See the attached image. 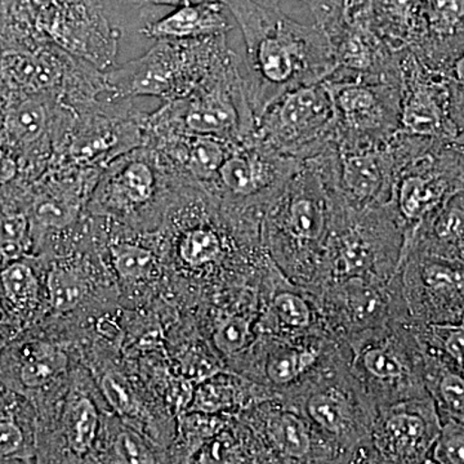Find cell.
Listing matches in <instances>:
<instances>
[{
  "label": "cell",
  "mask_w": 464,
  "mask_h": 464,
  "mask_svg": "<svg viewBox=\"0 0 464 464\" xmlns=\"http://www.w3.org/2000/svg\"><path fill=\"white\" fill-rule=\"evenodd\" d=\"M246 43L244 87L256 121L283 94L322 83L337 70L325 30L292 20L262 0H222Z\"/></svg>",
  "instance_id": "obj_1"
},
{
  "label": "cell",
  "mask_w": 464,
  "mask_h": 464,
  "mask_svg": "<svg viewBox=\"0 0 464 464\" xmlns=\"http://www.w3.org/2000/svg\"><path fill=\"white\" fill-rule=\"evenodd\" d=\"M121 38L105 0H0L2 51L57 45L106 72Z\"/></svg>",
  "instance_id": "obj_2"
},
{
  "label": "cell",
  "mask_w": 464,
  "mask_h": 464,
  "mask_svg": "<svg viewBox=\"0 0 464 464\" xmlns=\"http://www.w3.org/2000/svg\"><path fill=\"white\" fill-rule=\"evenodd\" d=\"M226 34L190 41H157L141 57L106 70L115 99H183L230 61Z\"/></svg>",
  "instance_id": "obj_3"
},
{
  "label": "cell",
  "mask_w": 464,
  "mask_h": 464,
  "mask_svg": "<svg viewBox=\"0 0 464 464\" xmlns=\"http://www.w3.org/2000/svg\"><path fill=\"white\" fill-rule=\"evenodd\" d=\"M250 109L237 54L215 75L183 99L163 101L148 114L146 136L152 132H183L240 142L255 136Z\"/></svg>",
  "instance_id": "obj_4"
},
{
  "label": "cell",
  "mask_w": 464,
  "mask_h": 464,
  "mask_svg": "<svg viewBox=\"0 0 464 464\" xmlns=\"http://www.w3.org/2000/svg\"><path fill=\"white\" fill-rule=\"evenodd\" d=\"M72 111L51 166L103 169L125 152L146 145L148 112L137 109L130 99L108 94Z\"/></svg>",
  "instance_id": "obj_5"
},
{
  "label": "cell",
  "mask_w": 464,
  "mask_h": 464,
  "mask_svg": "<svg viewBox=\"0 0 464 464\" xmlns=\"http://www.w3.org/2000/svg\"><path fill=\"white\" fill-rule=\"evenodd\" d=\"M70 109L56 97L0 88V145L16 157L21 179L36 181L50 168Z\"/></svg>",
  "instance_id": "obj_6"
},
{
  "label": "cell",
  "mask_w": 464,
  "mask_h": 464,
  "mask_svg": "<svg viewBox=\"0 0 464 464\" xmlns=\"http://www.w3.org/2000/svg\"><path fill=\"white\" fill-rule=\"evenodd\" d=\"M337 130L334 106L325 83L306 85L283 94L268 106L256 137L276 152L310 150Z\"/></svg>",
  "instance_id": "obj_7"
},
{
  "label": "cell",
  "mask_w": 464,
  "mask_h": 464,
  "mask_svg": "<svg viewBox=\"0 0 464 464\" xmlns=\"http://www.w3.org/2000/svg\"><path fill=\"white\" fill-rule=\"evenodd\" d=\"M333 106L337 127L346 128L348 137L357 145L375 143L395 128V96L389 85L364 83L362 81H324Z\"/></svg>",
  "instance_id": "obj_8"
},
{
  "label": "cell",
  "mask_w": 464,
  "mask_h": 464,
  "mask_svg": "<svg viewBox=\"0 0 464 464\" xmlns=\"http://www.w3.org/2000/svg\"><path fill=\"white\" fill-rule=\"evenodd\" d=\"M166 161L150 146L130 150L103 168L96 203L116 215H130L154 200Z\"/></svg>",
  "instance_id": "obj_9"
},
{
  "label": "cell",
  "mask_w": 464,
  "mask_h": 464,
  "mask_svg": "<svg viewBox=\"0 0 464 464\" xmlns=\"http://www.w3.org/2000/svg\"><path fill=\"white\" fill-rule=\"evenodd\" d=\"M75 60L57 45L2 51L0 88L12 93L43 94L60 100Z\"/></svg>",
  "instance_id": "obj_10"
},
{
  "label": "cell",
  "mask_w": 464,
  "mask_h": 464,
  "mask_svg": "<svg viewBox=\"0 0 464 464\" xmlns=\"http://www.w3.org/2000/svg\"><path fill=\"white\" fill-rule=\"evenodd\" d=\"M231 29L222 2L174 9L166 17L146 24L140 30L155 41H190L227 34Z\"/></svg>",
  "instance_id": "obj_11"
},
{
  "label": "cell",
  "mask_w": 464,
  "mask_h": 464,
  "mask_svg": "<svg viewBox=\"0 0 464 464\" xmlns=\"http://www.w3.org/2000/svg\"><path fill=\"white\" fill-rule=\"evenodd\" d=\"M423 8L424 0H372V25L395 48L411 39Z\"/></svg>",
  "instance_id": "obj_12"
},
{
  "label": "cell",
  "mask_w": 464,
  "mask_h": 464,
  "mask_svg": "<svg viewBox=\"0 0 464 464\" xmlns=\"http://www.w3.org/2000/svg\"><path fill=\"white\" fill-rule=\"evenodd\" d=\"M16 380L23 389L36 391L47 386L66 365V357L50 344L29 342L16 353Z\"/></svg>",
  "instance_id": "obj_13"
},
{
  "label": "cell",
  "mask_w": 464,
  "mask_h": 464,
  "mask_svg": "<svg viewBox=\"0 0 464 464\" xmlns=\"http://www.w3.org/2000/svg\"><path fill=\"white\" fill-rule=\"evenodd\" d=\"M24 258L0 268V293L8 308L21 316L32 314L41 299V283Z\"/></svg>",
  "instance_id": "obj_14"
},
{
  "label": "cell",
  "mask_w": 464,
  "mask_h": 464,
  "mask_svg": "<svg viewBox=\"0 0 464 464\" xmlns=\"http://www.w3.org/2000/svg\"><path fill=\"white\" fill-rule=\"evenodd\" d=\"M360 148L362 151L348 152L343 158V179L347 188L360 198L373 197L380 190L383 182V169H382V158L373 146V151H366V148Z\"/></svg>",
  "instance_id": "obj_15"
},
{
  "label": "cell",
  "mask_w": 464,
  "mask_h": 464,
  "mask_svg": "<svg viewBox=\"0 0 464 464\" xmlns=\"http://www.w3.org/2000/svg\"><path fill=\"white\" fill-rule=\"evenodd\" d=\"M400 123L406 132L418 136H435L441 128V114L438 103L429 91L411 92L402 105Z\"/></svg>",
  "instance_id": "obj_16"
},
{
  "label": "cell",
  "mask_w": 464,
  "mask_h": 464,
  "mask_svg": "<svg viewBox=\"0 0 464 464\" xmlns=\"http://www.w3.org/2000/svg\"><path fill=\"white\" fill-rule=\"evenodd\" d=\"M47 289L52 307L58 313H66L78 306L87 293L83 279L78 274L63 267H54L50 271Z\"/></svg>",
  "instance_id": "obj_17"
},
{
  "label": "cell",
  "mask_w": 464,
  "mask_h": 464,
  "mask_svg": "<svg viewBox=\"0 0 464 464\" xmlns=\"http://www.w3.org/2000/svg\"><path fill=\"white\" fill-rule=\"evenodd\" d=\"M97 417L96 409L87 399L76 402L66 415V433L70 447L78 454L90 450L92 442L96 438Z\"/></svg>",
  "instance_id": "obj_18"
},
{
  "label": "cell",
  "mask_w": 464,
  "mask_h": 464,
  "mask_svg": "<svg viewBox=\"0 0 464 464\" xmlns=\"http://www.w3.org/2000/svg\"><path fill=\"white\" fill-rule=\"evenodd\" d=\"M179 248L183 261L191 265H203L218 257L221 240L210 228L192 227L183 232Z\"/></svg>",
  "instance_id": "obj_19"
},
{
  "label": "cell",
  "mask_w": 464,
  "mask_h": 464,
  "mask_svg": "<svg viewBox=\"0 0 464 464\" xmlns=\"http://www.w3.org/2000/svg\"><path fill=\"white\" fill-rule=\"evenodd\" d=\"M438 186L420 176L406 177L400 188V207L408 218H418L438 199Z\"/></svg>",
  "instance_id": "obj_20"
},
{
  "label": "cell",
  "mask_w": 464,
  "mask_h": 464,
  "mask_svg": "<svg viewBox=\"0 0 464 464\" xmlns=\"http://www.w3.org/2000/svg\"><path fill=\"white\" fill-rule=\"evenodd\" d=\"M111 250L116 270L125 279H143L151 273L154 256L149 249L136 244L119 243Z\"/></svg>",
  "instance_id": "obj_21"
},
{
  "label": "cell",
  "mask_w": 464,
  "mask_h": 464,
  "mask_svg": "<svg viewBox=\"0 0 464 464\" xmlns=\"http://www.w3.org/2000/svg\"><path fill=\"white\" fill-rule=\"evenodd\" d=\"M290 230L301 239H317L322 234L324 217L314 200L297 199L289 208Z\"/></svg>",
  "instance_id": "obj_22"
},
{
  "label": "cell",
  "mask_w": 464,
  "mask_h": 464,
  "mask_svg": "<svg viewBox=\"0 0 464 464\" xmlns=\"http://www.w3.org/2000/svg\"><path fill=\"white\" fill-rule=\"evenodd\" d=\"M423 14L433 32L450 34L464 21V0H424Z\"/></svg>",
  "instance_id": "obj_23"
},
{
  "label": "cell",
  "mask_w": 464,
  "mask_h": 464,
  "mask_svg": "<svg viewBox=\"0 0 464 464\" xmlns=\"http://www.w3.org/2000/svg\"><path fill=\"white\" fill-rule=\"evenodd\" d=\"M315 360V355L304 351H282L275 355L267 365V374L275 383L284 384L295 380L299 373L304 372L311 362Z\"/></svg>",
  "instance_id": "obj_24"
},
{
  "label": "cell",
  "mask_w": 464,
  "mask_h": 464,
  "mask_svg": "<svg viewBox=\"0 0 464 464\" xmlns=\"http://www.w3.org/2000/svg\"><path fill=\"white\" fill-rule=\"evenodd\" d=\"M25 451V433L14 415L0 411V462L16 459Z\"/></svg>",
  "instance_id": "obj_25"
},
{
  "label": "cell",
  "mask_w": 464,
  "mask_h": 464,
  "mask_svg": "<svg viewBox=\"0 0 464 464\" xmlns=\"http://www.w3.org/2000/svg\"><path fill=\"white\" fill-rule=\"evenodd\" d=\"M389 432L393 441L401 448H411L420 441L424 431V424L420 418L411 414H398L391 418Z\"/></svg>",
  "instance_id": "obj_26"
},
{
  "label": "cell",
  "mask_w": 464,
  "mask_h": 464,
  "mask_svg": "<svg viewBox=\"0 0 464 464\" xmlns=\"http://www.w3.org/2000/svg\"><path fill=\"white\" fill-rule=\"evenodd\" d=\"M248 338V323L241 317L226 320L215 334L216 346L225 353H235L246 344Z\"/></svg>",
  "instance_id": "obj_27"
},
{
  "label": "cell",
  "mask_w": 464,
  "mask_h": 464,
  "mask_svg": "<svg viewBox=\"0 0 464 464\" xmlns=\"http://www.w3.org/2000/svg\"><path fill=\"white\" fill-rule=\"evenodd\" d=\"M284 449L289 456L304 457L310 449V438L304 423L295 415L285 414L282 420Z\"/></svg>",
  "instance_id": "obj_28"
},
{
  "label": "cell",
  "mask_w": 464,
  "mask_h": 464,
  "mask_svg": "<svg viewBox=\"0 0 464 464\" xmlns=\"http://www.w3.org/2000/svg\"><path fill=\"white\" fill-rule=\"evenodd\" d=\"M308 413L320 426L331 432H337L342 422L340 406L332 398L316 395L308 401Z\"/></svg>",
  "instance_id": "obj_29"
},
{
  "label": "cell",
  "mask_w": 464,
  "mask_h": 464,
  "mask_svg": "<svg viewBox=\"0 0 464 464\" xmlns=\"http://www.w3.org/2000/svg\"><path fill=\"white\" fill-rule=\"evenodd\" d=\"M232 401H234V392H232L230 387L207 383L198 391L195 406L200 411L212 413V411L227 408L232 404Z\"/></svg>",
  "instance_id": "obj_30"
},
{
  "label": "cell",
  "mask_w": 464,
  "mask_h": 464,
  "mask_svg": "<svg viewBox=\"0 0 464 464\" xmlns=\"http://www.w3.org/2000/svg\"><path fill=\"white\" fill-rule=\"evenodd\" d=\"M102 391L110 404L121 413H130L133 411L134 398L130 386L125 383L121 375L110 373L103 378Z\"/></svg>",
  "instance_id": "obj_31"
},
{
  "label": "cell",
  "mask_w": 464,
  "mask_h": 464,
  "mask_svg": "<svg viewBox=\"0 0 464 464\" xmlns=\"http://www.w3.org/2000/svg\"><path fill=\"white\" fill-rule=\"evenodd\" d=\"M275 308L284 323L292 326H304L310 322V310L306 302L297 295H284L275 299Z\"/></svg>",
  "instance_id": "obj_32"
},
{
  "label": "cell",
  "mask_w": 464,
  "mask_h": 464,
  "mask_svg": "<svg viewBox=\"0 0 464 464\" xmlns=\"http://www.w3.org/2000/svg\"><path fill=\"white\" fill-rule=\"evenodd\" d=\"M115 451L125 463H152L154 457L145 444L130 432L121 433L115 441Z\"/></svg>",
  "instance_id": "obj_33"
},
{
  "label": "cell",
  "mask_w": 464,
  "mask_h": 464,
  "mask_svg": "<svg viewBox=\"0 0 464 464\" xmlns=\"http://www.w3.org/2000/svg\"><path fill=\"white\" fill-rule=\"evenodd\" d=\"M366 369L380 378H395L401 374V365L398 360L381 350H371L365 353Z\"/></svg>",
  "instance_id": "obj_34"
},
{
  "label": "cell",
  "mask_w": 464,
  "mask_h": 464,
  "mask_svg": "<svg viewBox=\"0 0 464 464\" xmlns=\"http://www.w3.org/2000/svg\"><path fill=\"white\" fill-rule=\"evenodd\" d=\"M344 0H310L311 11L316 18V25L325 32L337 25Z\"/></svg>",
  "instance_id": "obj_35"
},
{
  "label": "cell",
  "mask_w": 464,
  "mask_h": 464,
  "mask_svg": "<svg viewBox=\"0 0 464 464\" xmlns=\"http://www.w3.org/2000/svg\"><path fill=\"white\" fill-rule=\"evenodd\" d=\"M424 277L435 288H460L464 285V275L445 266H430L424 271Z\"/></svg>",
  "instance_id": "obj_36"
},
{
  "label": "cell",
  "mask_w": 464,
  "mask_h": 464,
  "mask_svg": "<svg viewBox=\"0 0 464 464\" xmlns=\"http://www.w3.org/2000/svg\"><path fill=\"white\" fill-rule=\"evenodd\" d=\"M342 262L347 273H360L368 267L371 255L364 244L360 241H351L342 252Z\"/></svg>",
  "instance_id": "obj_37"
},
{
  "label": "cell",
  "mask_w": 464,
  "mask_h": 464,
  "mask_svg": "<svg viewBox=\"0 0 464 464\" xmlns=\"http://www.w3.org/2000/svg\"><path fill=\"white\" fill-rule=\"evenodd\" d=\"M441 393L451 409L464 411V381L459 375H445L441 382Z\"/></svg>",
  "instance_id": "obj_38"
},
{
  "label": "cell",
  "mask_w": 464,
  "mask_h": 464,
  "mask_svg": "<svg viewBox=\"0 0 464 464\" xmlns=\"http://www.w3.org/2000/svg\"><path fill=\"white\" fill-rule=\"evenodd\" d=\"M441 451L449 463H464V435L450 433L442 441Z\"/></svg>",
  "instance_id": "obj_39"
},
{
  "label": "cell",
  "mask_w": 464,
  "mask_h": 464,
  "mask_svg": "<svg viewBox=\"0 0 464 464\" xmlns=\"http://www.w3.org/2000/svg\"><path fill=\"white\" fill-rule=\"evenodd\" d=\"M444 346L451 356L464 362V328H453L444 338Z\"/></svg>",
  "instance_id": "obj_40"
},
{
  "label": "cell",
  "mask_w": 464,
  "mask_h": 464,
  "mask_svg": "<svg viewBox=\"0 0 464 464\" xmlns=\"http://www.w3.org/2000/svg\"><path fill=\"white\" fill-rule=\"evenodd\" d=\"M222 0H133L139 7L146 5H167V7H188V5H207V3H218Z\"/></svg>",
  "instance_id": "obj_41"
},
{
  "label": "cell",
  "mask_w": 464,
  "mask_h": 464,
  "mask_svg": "<svg viewBox=\"0 0 464 464\" xmlns=\"http://www.w3.org/2000/svg\"><path fill=\"white\" fill-rule=\"evenodd\" d=\"M454 72H456L458 81L464 84V56L457 61Z\"/></svg>",
  "instance_id": "obj_42"
},
{
  "label": "cell",
  "mask_w": 464,
  "mask_h": 464,
  "mask_svg": "<svg viewBox=\"0 0 464 464\" xmlns=\"http://www.w3.org/2000/svg\"><path fill=\"white\" fill-rule=\"evenodd\" d=\"M262 2L271 3V5H279L280 3L286 2V0H262ZM297 2L310 3V0H297Z\"/></svg>",
  "instance_id": "obj_43"
},
{
  "label": "cell",
  "mask_w": 464,
  "mask_h": 464,
  "mask_svg": "<svg viewBox=\"0 0 464 464\" xmlns=\"http://www.w3.org/2000/svg\"><path fill=\"white\" fill-rule=\"evenodd\" d=\"M106 5H115V3H121V0H105Z\"/></svg>",
  "instance_id": "obj_44"
},
{
  "label": "cell",
  "mask_w": 464,
  "mask_h": 464,
  "mask_svg": "<svg viewBox=\"0 0 464 464\" xmlns=\"http://www.w3.org/2000/svg\"><path fill=\"white\" fill-rule=\"evenodd\" d=\"M3 325V316H2V314H0V326Z\"/></svg>",
  "instance_id": "obj_45"
},
{
  "label": "cell",
  "mask_w": 464,
  "mask_h": 464,
  "mask_svg": "<svg viewBox=\"0 0 464 464\" xmlns=\"http://www.w3.org/2000/svg\"><path fill=\"white\" fill-rule=\"evenodd\" d=\"M0 57H2V43H0Z\"/></svg>",
  "instance_id": "obj_46"
}]
</instances>
